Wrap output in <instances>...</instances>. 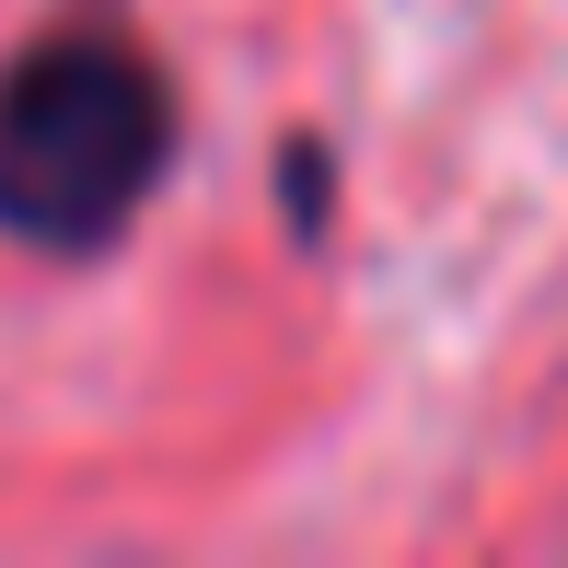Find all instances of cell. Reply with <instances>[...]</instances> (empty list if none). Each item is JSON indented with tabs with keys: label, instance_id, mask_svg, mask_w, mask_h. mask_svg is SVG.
<instances>
[{
	"label": "cell",
	"instance_id": "1",
	"mask_svg": "<svg viewBox=\"0 0 568 568\" xmlns=\"http://www.w3.org/2000/svg\"><path fill=\"white\" fill-rule=\"evenodd\" d=\"M174 151V93L128 36H47L0 70V232L93 255L140 221Z\"/></svg>",
	"mask_w": 568,
	"mask_h": 568
}]
</instances>
